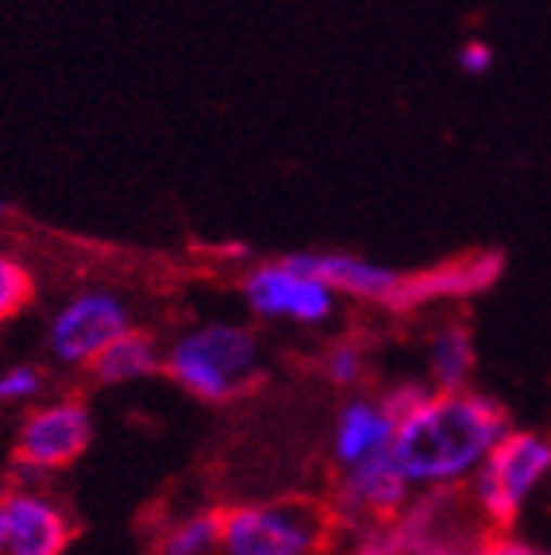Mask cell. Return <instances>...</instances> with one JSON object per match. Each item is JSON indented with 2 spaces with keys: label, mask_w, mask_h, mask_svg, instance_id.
Here are the masks:
<instances>
[{
  "label": "cell",
  "mask_w": 551,
  "mask_h": 555,
  "mask_svg": "<svg viewBox=\"0 0 551 555\" xmlns=\"http://www.w3.org/2000/svg\"><path fill=\"white\" fill-rule=\"evenodd\" d=\"M155 374H163V344L143 328L124 332L89 366V378L101 390H124V386H136V382L155 378Z\"/></svg>",
  "instance_id": "cell-15"
},
{
  "label": "cell",
  "mask_w": 551,
  "mask_h": 555,
  "mask_svg": "<svg viewBox=\"0 0 551 555\" xmlns=\"http://www.w3.org/2000/svg\"><path fill=\"white\" fill-rule=\"evenodd\" d=\"M501 270H505V255L501 251H466L456 255V259L436 262V267L406 270V282H401V297H397L394 312H413L439 301L478 297L498 282Z\"/></svg>",
  "instance_id": "cell-12"
},
{
  "label": "cell",
  "mask_w": 551,
  "mask_h": 555,
  "mask_svg": "<svg viewBox=\"0 0 551 555\" xmlns=\"http://www.w3.org/2000/svg\"><path fill=\"white\" fill-rule=\"evenodd\" d=\"M163 374L201 405H232L262 382L267 347L243 321H201L163 347Z\"/></svg>",
  "instance_id": "cell-2"
},
{
  "label": "cell",
  "mask_w": 551,
  "mask_h": 555,
  "mask_svg": "<svg viewBox=\"0 0 551 555\" xmlns=\"http://www.w3.org/2000/svg\"><path fill=\"white\" fill-rule=\"evenodd\" d=\"M131 309L116 289L86 286L69 294L47 321V356L62 371H89L104 347L131 332Z\"/></svg>",
  "instance_id": "cell-7"
},
{
  "label": "cell",
  "mask_w": 551,
  "mask_h": 555,
  "mask_svg": "<svg viewBox=\"0 0 551 555\" xmlns=\"http://www.w3.org/2000/svg\"><path fill=\"white\" fill-rule=\"evenodd\" d=\"M4 505V540L0 555H66L74 544V513L47 486L20 482L16 490L0 494Z\"/></svg>",
  "instance_id": "cell-10"
},
{
  "label": "cell",
  "mask_w": 551,
  "mask_h": 555,
  "mask_svg": "<svg viewBox=\"0 0 551 555\" xmlns=\"http://www.w3.org/2000/svg\"><path fill=\"white\" fill-rule=\"evenodd\" d=\"M4 212H9V205H4V201H0V217H4Z\"/></svg>",
  "instance_id": "cell-23"
},
{
  "label": "cell",
  "mask_w": 551,
  "mask_h": 555,
  "mask_svg": "<svg viewBox=\"0 0 551 555\" xmlns=\"http://www.w3.org/2000/svg\"><path fill=\"white\" fill-rule=\"evenodd\" d=\"M551 486V436L540 428H509L490 460L466 482V502L486 529H513Z\"/></svg>",
  "instance_id": "cell-4"
},
{
  "label": "cell",
  "mask_w": 551,
  "mask_h": 555,
  "mask_svg": "<svg viewBox=\"0 0 551 555\" xmlns=\"http://www.w3.org/2000/svg\"><path fill=\"white\" fill-rule=\"evenodd\" d=\"M35 297V278L12 255H0V324H9L12 317L27 309V301Z\"/></svg>",
  "instance_id": "cell-19"
},
{
  "label": "cell",
  "mask_w": 551,
  "mask_h": 555,
  "mask_svg": "<svg viewBox=\"0 0 551 555\" xmlns=\"http://www.w3.org/2000/svg\"><path fill=\"white\" fill-rule=\"evenodd\" d=\"M0 540H4V505H0Z\"/></svg>",
  "instance_id": "cell-22"
},
{
  "label": "cell",
  "mask_w": 551,
  "mask_h": 555,
  "mask_svg": "<svg viewBox=\"0 0 551 555\" xmlns=\"http://www.w3.org/2000/svg\"><path fill=\"white\" fill-rule=\"evenodd\" d=\"M47 393V371L39 363H9L0 366V405H39Z\"/></svg>",
  "instance_id": "cell-18"
},
{
  "label": "cell",
  "mask_w": 551,
  "mask_h": 555,
  "mask_svg": "<svg viewBox=\"0 0 551 555\" xmlns=\"http://www.w3.org/2000/svg\"><path fill=\"white\" fill-rule=\"evenodd\" d=\"M146 555H220V509L185 505L155 525Z\"/></svg>",
  "instance_id": "cell-16"
},
{
  "label": "cell",
  "mask_w": 551,
  "mask_h": 555,
  "mask_svg": "<svg viewBox=\"0 0 551 555\" xmlns=\"http://www.w3.org/2000/svg\"><path fill=\"white\" fill-rule=\"evenodd\" d=\"M406 555H483L490 537L463 494H417L394 520Z\"/></svg>",
  "instance_id": "cell-8"
},
{
  "label": "cell",
  "mask_w": 551,
  "mask_h": 555,
  "mask_svg": "<svg viewBox=\"0 0 551 555\" xmlns=\"http://www.w3.org/2000/svg\"><path fill=\"white\" fill-rule=\"evenodd\" d=\"M483 555H540V552L521 537H494Z\"/></svg>",
  "instance_id": "cell-21"
},
{
  "label": "cell",
  "mask_w": 551,
  "mask_h": 555,
  "mask_svg": "<svg viewBox=\"0 0 551 555\" xmlns=\"http://www.w3.org/2000/svg\"><path fill=\"white\" fill-rule=\"evenodd\" d=\"M397 413L389 409L386 393H351L339 401L332 428H328V463L332 470H351L394 451Z\"/></svg>",
  "instance_id": "cell-11"
},
{
  "label": "cell",
  "mask_w": 551,
  "mask_h": 555,
  "mask_svg": "<svg viewBox=\"0 0 551 555\" xmlns=\"http://www.w3.org/2000/svg\"><path fill=\"white\" fill-rule=\"evenodd\" d=\"M409 502H413V490H409L406 475L397 470L394 451H389V455L359 463L351 470H336L328 509H332L339 529L362 532V529H374V525L397 520L406 513Z\"/></svg>",
  "instance_id": "cell-9"
},
{
  "label": "cell",
  "mask_w": 551,
  "mask_h": 555,
  "mask_svg": "<svg viewBox=\"0 0 551 555\" xmlns=\"http://www.w3.org/2000/svg\"><path fill=\"white\" fill-rule=\"evenodd\" d=\"M459 69L471 74V78H483L494 69V47L483 43V39H471V43L459 47Z\"/></svg>",
  "instance_id": "cell-20"
},
{
  "label": "cell",
  "mask_w": 551,
  "mask_h": 555,
  "mask_svg": "<svg viewBox=\"0 0 551 555\" xmlns=\"http://www.w3.org/2000/svg\"><path fill=\"white\" fill-rule=\"evenodd\" d=\"M509 413L490 393H424L397 416L394 463L417 494H463L490 451L505 440Z\"/></svg>",
  "instance_id": "cell-1"
},
{
  "label": "cell",
  "mask_w": 551,
  "mask_h": 555,
  "mask_svg": "<svg viewBox=\"0 0 551 555\" xmlns=\"http://www.w3.org/2000/svg\"><path fill=\"white\" fill-rule=\"evenodd\" d=\"M474 366H478V347L463 321H444L432 328L424 347V382L436 393L471 390Z\"/></svg>",
  "instance_id": "cell-14"
},
{
  "label": "cell",
  "mask_w": 551,
  "mask_h": 555,
  "mask_svg": "<svg viewBox=\"0 0 551 555\" xmlns=\"http://www.w3.org/2000/svg\"><path fill=\"white\" fill-rule=\"evenodd\" d=\"M93 409L78 393L47 398L24 413L16 428V470L24 482L43 486L81 460L93 443Z\"/></svg>",
  "instance_id": "cell-6"
},
{
  "label": "cell",
  "mask_w": 551,
  "mask_h": 555,
  "mask_svg": "<svg viewBox=\"0 0 551 555\" xmlns=\"http://www.w3.org/2000/svg\"><path fill=\"white\" fill-rule=\"evenodd\" d=\"M240 297L255 321L290 324V328H328L344 297L305 267L302 255L255 262L240 278Z\"/></svg>",
  "instance_id": "cell-5"
},
{
  "label": "cell",
  "mask_w": 551,
  "mask_h": 555,
  "mask_svg": "<svg viewBox=\"0 0 551 555\" xmlns=\"http://www.w3.org/2000/svg\"><path fill=\"white\" fill-rule=\"evenodd\" d=\"M320 374H324L328 386L359 393L367 374H371V356H367V347H362L359 339L339 336L320 351Z\"/></svg>",
  "instance_id": "cell-17"
},
{
  "label": "cell",
  "mask_w": 551,
  "mask_h": 555,
  "mask_svg": "<svg viewBox=\"0 0 551 555\" xmlns=\"http://www.w3.org/2000/svg\"><path fill=\"white\" fill-rule=\"evenodd\" d=\"M336 537V517L317 498H247L220 509V555H332Z\"/></svg>",
  "instance_id": "cell-3"
},
{
  "label": "cell",
  "mask_w": 551,
  "mask_h": 555,
  "mask_svg": "<svg viewBox=\"0 0 551 555\" xmlns=\"http://www.w3.org/2000/svg\"><path fill=\"white\" fill-rule=\"evenodd\" d=\"M302 259H305V267L317 278H324L339 297H351V301H362V305H379V309H389V312L397 309L406 270L386 267V262L367 259V255H351V251H309V255H302Z\"/></svg>",
  "instance_id": "cell-13"
}]
</instances>
